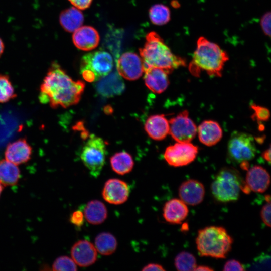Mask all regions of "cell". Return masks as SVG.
<instances>
[{
	"label": "cell",
	"mask_w": 271,
	"mask_h": 271,
	"mask_svg": "<svg viewBox=\"0 0 271 271\" xmlns=\"http://www.w3.org/2000/svg\"><path fill=\"white\" fill-rule=\"evenodd\" d=\"M85 83L74 81L57 62H52L40 86L39 99L53 109L67 108L78 103Z\"/></svg>",
	"instance_id": "cell-1"
},
{
	"label": "cell",
	"mask_w": 271,
	"mask_h": 271,
	"mask_svg": "<svg viewBox=\"0 0 271 271\" xmlns=\"http://www.w3.org/2000/svg\"><path fill=\"white\" fill-rule=\"evenodd\" d=\"M227 53L217 44L204 37H200L189 65L191 74L198 77L201 71L210 76L221 77L225 63L228 60Z\"/></svg>",
	"instance_id": "cell-2"
},
{
	"label": "cell",
	"mask_w": 271,
	"mask_h": 271,
	"mask_svg": "<svg viewBox=\"0 0 271 271\" xmlns=\"http://www.w3.org/2000/svg\"><path fill=\"white\" fill-rule=\"evenodd\" d=\"M146 39L144 47L140 49L144 69L157 67L169 74L175 69L186 66L185 60L174 55L156 32H149L146 35Z\"/></svg>",
	"instance_id": "cell-3"
},
{
	"label": "cell",
	"mask_w": 271,
	"mask_h": 271,
	"mask_svg": "<svg viewBox=\"0 0 271 271\" xmlns=\"http://www.w3.org/2000/svg\"><path fill=\"white\" fill-rule=\"evenodd\" d=\"M196 243L200 256L225 258L231 249L233 239L224 228L211 226L198 231Z\"/></svg>",
	"instance_id": "cell-4"
},
{
	"label": "cell",
	"mask_w": 271,
	"mask_h": 271,
	"mask_svg": "<svg viewBox=\"0 0 271 271\" xmlns=\"http://www.w3.org/2000/svg\"><path fill=\"white\" fill-rule=\"evenodd\" d=\"M214 198L220 202L235 201L241 191L249 194L250 190L237 169L231 167L221 168L216 175L211 185Z\"/></svg>",
	"instance_id": "cell-5"
},
{
	"label": "cell",
	"mask_w": 271,
	"mask_h": 271,
	"mask_svg": "<svg viewBox=\"0 0 271 271\" xmlns=\"http://www.w3.org/2000/svg\"><path fill=\"white\" fill-rule=\"evenodd\" d=\"M112 67L111 55L104 51H96L83 56L80 72L85 80L93 82L108 74Z\"/></svg>",
	"instance_id": "cell-6"
},
{
	"label": "cell",
	"mask_w": 271,
	"mask_h": 271,
	"mask_svg": "<svg viewBox=\"0 0 271 271\" xmlns=\"http://www.w3.org/2000/svg\"><path fill=\"white\" fill-rule=\"evenodd\" d=\"M106 144L102 139L92 134L84 144L80 157L91 176L97 178L104 165Z\"/></svg>",
	"instance_id": "cell-7"
},
{
	"label": "cell",
	"mask_w": 271,
	"mask_h": 271,
	"mask_svg": "<svg viewBox=\"0 0 271 271\" xmlns=\"http://www.w3.org/2000/svg\"><path fill=\"white\" fill-rule=\"evenodd\" d=\"M256 148L252 135L235 131L227 145V158L231 163L240 164L248 162L255 156Z\"/></svg>",
	"instance_id": "cell-8"
},
{
	"label": "cell",
	"mask_w": 271,
	"mask_h": 271,
	"mask_svg": "<svg viewBox=\"0 0 271 271\" xmlns=\"http://www.w3.org/2000/svg\"><path fill=\"white\" fill-rule=\"evenodd\" d=\"M198 152L197 146L190 142H177L166 149L164 157L170 166L182 167L192 163Z\"/></svg>",
	"instance_id": "cell-9"
},
{
	"label": "cell",
	"mask_w": 271,
	"mask_h": 271,
	"mask_svg": "<svg viewBox=\"0 0 271 271\" xmlns=\"http://www.w3.org/2000/svg\"><path fill=\"white\" fill-rule=\"evenodd\" d=\"M169 123V133L177 142H190L197 133V126L186 110L170 119Z\"/></svg>",
	"instance_id": "cell-10"
},
{
	"label": "cell",
	"mask_w": 271,
	"mask_h": 271,
	"mask_svg": "<svg viewBox=\"0 0 271 271\" xmlns=\"http://www.w3.org/2000/svg\"><path fill=\"white\" fill-rule=\"evenodd\" d=\"M116 68L121 77L129 80L138 79L144 72L141 57L131 52H125L119 57L116 62Z\"/></svg>",
	"instance_id": "cell-11"
},
{
	"label": "cell",
	"mask_w": 271,
	"mask_h": 271,
	"mask_svg": "<svg viewBox=\"0 0 271 271\" xmlns=\"http://www.w3.org/2000/svg\"><path fill=\"white\" fill-rule=\"evenodd\" d=\"M129 189L124 181L118 179H110L105 183L103 191V199L108 203L119 205L128 199Z\"/></svg>",
	"instance_id": "cell-12"
},
{
	"label": "cell",
	"mask_w": 271,
	"mask_h": 271,
	"mask_svg": "<svg viewBox=\"0 0 271 271\" xmlns=\"http://www.w3.org/2000/svg\"><path fill=\"white\" fill-rule=\"evenodd\" d=\"M95 246L86 240H80L72 247L71 255L76 264L81 267H87L93 264L97 255Z\"/></svg>",
	"instance_id": "cell-13"
},
{
	"label": "cell",
	"mask_w": 271,
	"mask_h": 271,
	"mask_svg": "<svg viewBox=\"0 0 271 271\" xmlns=\"http://www.w3.org/2000/svg\"><path fill=\"white\" fill-rule=\"evenodd\" d=\"M205 192L204 185L194 179L183 182L179 188V195L181 200L185 204L191 206L198 205L202 202Z\"/></svg>",
	"instance_id": "cell-14"
},
{
	"label": "cell",
	"mask_w": 271,
	"mask_h": 271,
	"mask_svg": "<svg viewBox=\"0 0 271 271\" xmlns=\"http://www.w3.org/2000/svg\"><path fill=\"white\" fill-rule=\"evenodd\" d=\"M32 153V148L25 138L19 139L9 143L5 152V159L16 165L28 162Z\"/></svg>",
	"instance_id": "cell-15"
},
{
	"label": "cell",
	"mask_w": 271,
	"mask_h": 271,
	"mask_svg": "<svg viewBox=\"0 0 271 271\" xmlns=\"http://www.w3.org/2000/svg\"><path fill=\"white\" fill-rule=\"evenodd\" d=\"M99 35L93 27L84 26L74 32L72 40L75 46L81 50L89 51L95 49L99 42Z\"/></svg>",
	"instance_id": "cell-16"
},
{
	"label": "cell",
	"mask_w": 271,
	"mask_h": 271,
	"mask_svg": "<svg viewBox=\"0 0 271 271\" xmlns=\"http://www.w3.org/2000/svg\"><path fill=\"white\" fill-rule=\"evenodd\" d=\"M96 84L97 92L105 97H111L121 94L125 85L121 76L116 72L108 74L98 80Z\"/></svg>",
	"instance_id": "cell-17"
},
{
	"label": "cell",
	"mask_w": 271,
	"mask_h": 271,
	"mask_svg": "<svg viewBox=\"0 0 271 271\" xmlns=\"http://www.w3.org/2000/svg\"><path fill=\"white\" fill-rule=\"evenodd\" d=\"M245 182L250 191L263 193L269 186L270 176L265 168L255 165L248 170Z\"/></svg>",
	"instance_id": "cell-18"
},
{
	"label": "cell",
	"mask_w": 271,
	"mask_h": 271,
	"mask_svg": "<svg viewBox=\"0 0 271 271\" xmlns=\"http://www.w3.org/2000/svg\"><path fill=\"white\" fill-rule=\"evenodd\" d=\"M144 72L145 83L150 90L158 94L166 90L169 84L167 71L159 68L149 67L145 69Z\"/></svg>",
	"instance_id": "cell-19"
},
{
	"label": "cell",
	"mask_w": 271,
	"mask_h": 271,
	"mask_svg": "<svg viewBox=\"0 0 271 271\" xmlns=\"http://www.w3.org/2000/svg\"><path fill=\"white\" fill-rule=\"evenodd\" d=\"M197 132L200 142L207 146L216 145L223 136L222 129L219 123L211 120L203 121L199 125Z\"/></svg>",
	"instance_id": "cell-20"
},
{
	"label": "cell",
	"mask_w": 271,
	"mask_h": 271,
	"mask_svg": "<svg viewBox=\"0 0 271 271\" xmlns=\"http://www.w3.org/2000/svg\"><path fill=\"white\" fill-rule=\"evenodd\" d=\"M189 209L181 199L174 198L167 201L163 207V217L171 224L181 223L187 217Z\"/></svg>",
	"instance_id": "cell-21"
},
{
	"label": "cell",
	"mask_w": 271,
	"mask_h": 271,
	"mask_svg": "<svg viewBox=\"0 0 271 271\" xmlns=\"http://www.w3.org/2000/svg\"><path fill=\"white\" fill-rule=\"evenodd\" d=\"M145 129L152 139L160 141L166 138L169 132V123L164 114L150 116L145 124Z\"/></svg>",
	"instance_id": "cell-22"
},
{
	"label": "cell",
	"mask_w": 271,
	"mask_h": 271,
	"mask_svg": "<svg viewBox=\"0 0 271 271\" xmlns=\"http://www.w3.org/2000/svg\"><path fill=\"white\" fill-rule=\"evenodd\" d=\"M59 21L65 30L73 32L81 26L84 21V16L78 9L72 7L61 13Z\"/></svg>",
	"instance_id": "cell-23"
},
{
	"label": "cell",
	"mask_w": 271,
	"mask_h": 271,
	"mask_svg": "<svg viewBox=\"0 0 271 271\" xmlns=\"http://www.w3.org/2000/svg\"><path fill=\"white\" fill-rule=\"evenodd\" d=\"M84 216L89 223L100 224L107 218V209L102 202L97 200H92L85 206Z\"/></svg>",
	"instance_id": "cell-24"
},
{
	"label": "cell",
	"mask_w": 271,
	"mask_h": 271,
	"mask_svg": "<svg viewBox=\"0 0 271 271\" xmlns=\"http://www.w3.org/2000/svg\"><path fill=\"white\" fill-rule=\"evenodd\" d=\"M20 176L17 165L6 159L0 160V183L4 186L16 185Z\"/></svg>",
	"instance_id": "cell-25"
},
{
	"label": "cell",
	"mask_w": 271,
	"mask_h": 271,
	"mask_svg": "<svg viewBox=\"0 0 271 271\" xmlns=\"http://www.w3.org/2000/svg\"><path fill=\"white\" fill-rule=\"evenodd\" d=\"M110 164L112 170L115 173L123 175L131 171L134 162L129 153L122 151L115 153L111 157Z\"/></svg>",
	"instance_id": "cell-26"
},
{
	"label": "cell",
	"mask_w": 271,
	"mask_h": 271,
	"mask_svg": "<svg viewBox=\"0 0 271 271\" xmlns=\"http://www.w3.org/2000/svg\"><path fill=\"white\" fill-rule=\"evenodd\" d=\"M117 245L115 237L109 232H102L95 239V247L99 253L109 255L115 251Z\"/></svg>",
	"instance_id": "cell-27"
},
{
	"label": "cell",
	"mask_w": 271,
	"mask_h": 271,
	"mask_svg": "<svg viewBox=\"0 0 271 271\" xmlns=\"http://www.w3.org/2000/svg\"><path fill=\"white\" fill-rule=\"evenodd\" d=\"M149 17L152 23L161 26L167 24L171 19L169 8L161 4H155L152 6L149 12Z\"/></svg>",
	"instance_id": "cell-28"
},
{
	"label": "cell",
	"mask_w": 271,
	"mask_h": 271,
	"mask_svg": "<svg viewBox=\"0 0 271 271\" xmlns=\"http://www.w3.org/2000/svg\"><path fill=\"white\" fill-rule=\"evenodd\" d=\"M175 266L178 270H194L197 266L196 258L190 252L182 251L175 258Z\"/></svg>",
	"instance_id": "cell-29"
},
{
	"label": "cell",
	"mask_w": 271,
	"mask_h": 271,
	"mask_svg": "<svg viewBox=\"0 0 271 271\" xmlns=\"http://www.w3.org/2000/svg\"><path fill=\"white\" fill-rule=\"evenodd\" d=\"M17 97L15 89L7 75L0 74V103H4Z\"/></svg>",
	"instance_id": "cell-30"
},
{
	"label": "cell",
	"mask_w": 271,
	"mask_h": 271,
	"mask_svg": "<svg viewBox=\"0 0 271 271\" xmlns=\"http://www.w3.org/2000/svg\"><path fill=\"white\" fill-rule=\"evenodd\" d=\"M53 270L70 271L77 270L76 264L74 260L67 256H61L58 257L52 265Z\"/></svg>",
	"instance_id": "cell-31"
},
{
	"label": "cell",
	"mask_w": 271,
	"mask_h": 271,
	"mask_svg": "<svg viewBox=\"0 0 271 271\" xmlns=\"http://www.w3.org/2000/svg\"><path fill=\"white\" fill-rule=\"evenodd\" d=\"M251 108L254 111L252 118H255L258 122L267 121L270 117L269 110L263 106L252 104Z\"/></svg>",
	"instance_id": "cell-32"
},
{
	"label": "cell",
	"mask_w": 271,
	"mask_h": 271,
	"mask_svg": "<svg viewBox=\"0 0 271 271\" xmlns=\"http://www.w3.org/2000/svg\"><path fill=\"white\" fill-rule=\"evenodd\" d=\"M261 218L263 223L268 227H270V202H266L260 211Z\"/></svg>",
	"instance_id": "cell-33"
},
{
	"label": "cell",
	"mask_w": 271,
	"mask_h": 271,
	"mask_svg": "<svg viewBox=\"0 0 271 271\" xmlns=\"http://www.w3.org/2000/svg\"><path fill=\"white\" fill-rule=\"evenodd\" d=\"M270 13L266 12L262 17L260 25L264 33L268 36H270Z\"/></svg>",
	"instance_id": "cell-34"
},
{
	"label": "cell",
	"mask_w": 271,
	"mask_h": 271,
	"mask_svg": "<svg viewBox=\"0 0 271 271\" xmlns=\"http://www.w3.org/2000/svg\"><path fill=\"white\" fill-rule=\"evenodd\" d=\"M245 268L239 261L231 259L227 261L224 265L223 270H244Z\"/></svg>",
	"instance_id": "cell-35"
},
{
	"label": "cell",
	"mask_w": 271,
	"mask_h": 271,
	"mask_svg": "<svg viewBox=\"0 0 271 271\" xmlns=\"http://www.w3.org/2000/svg\"><path fill=\"white\" fill-rule=\"evenodd\" d=\"M70 222L77 227H81L84 222V215L82 211L76 210L70 216Z\"/></svg>",
	"instance_id": "cell-36"
},
{
	"label": "cell",
	"mask_w": 271,
	"mask_h": 271,
	"mask_svg": "<svg viewBox=\"0 0 271 271\" xmlns=\"http://www.w3.org/2000/svg\"><path fill=\"white\" fill-rule=\"evenodd\" d=\"M75 8L85 10L89 8L92 0H68Z\"/></svg>",
	"instance_id": "cell-37"
},
{
	"label": "cell",
	"mask_w": 271,
	"mask_h": 271,
	"mask_svg": "<svg viewBox=\"0 0 271 271\" xmlns=\"http://www.w3.org/2000/svg\"><path fill=\"white\" fill-rule=\"evenodd\" d=\"M142 270H165L163 267L156 263H150L147 265L145 266L143 269Z\"/></svg>",
	"instance_id": "cell-38"
},
{
	"label": "cell",
	"mask_w": 271,
	"mask_h": 271,
	"mask_svg": "<svg viewBox=\"0 0 271 271\" xmlns=\"http://www.w3.org/2000/svg\"><path fill=\"white\" fill-rule=\"evenodd\" d=\"M263 158L268 162L269 163L270 162V147L265 150L262 154Z\"/></svg>",
	"instance_id": "cell-39"
},
{
	"label": "cell",
	"mask_w": 271,
	"mask_h": 271,
	"mask_svg": "<svg viewBox=\"0 0 271 271\" xmlns=\"http://www.w3.org/2000/svg\"><path fill=\"white\" fill-rule=\"evenodd\" d=\"M194 270H199V271H212L213 270L211 267L206 266V265H199L197 266Z\"/></svg>",
	"instance_id": "cell-40"
},
{
	"label": "cell",
	"mask_w": 271,
	"mask_h": 271,
	"mask_svg": "<svg viewBox=\"0 0 271 271\" xmlns=\"http://www.w3.org/2000/svg\"><path fill=\"white\" fill-rule=\"evenodd\" d=\"M4 50V44L2 40V39L0 38V57L2 55Z\"/></svg>",
	"instance_id": "cell-41"
},
{
	"label": "cell",
	"mask_w": 271,
	"mask_h": 271,
	"mask_svg": "<svg viewBox=\"0 0 271 271\" xmlns=\"http://www.w3.org/2000/svg\"><path fill=\"white\" fill-rule=\"evenodd\" d=\"M265 199L266 202H270V196L269 195H267L265 196Z\"/></svg>",
	"instance_id": "cell-42"
},
{
	"label": "cell",
	"mask_w": 271,
	"mask_h": 271,
	"mask_svg": "<svg viewBox=\"0 0 271 271\" xmlns=\"http://www.w3.org/2000/svg\"><path fill=\"white\" fill-rule=\"evenodd\" d=\"M3 190V185H2L1 183H0V195L2 192Z\"/></svg>",
	"instance_id": "cell-43"
}]
</instances>
